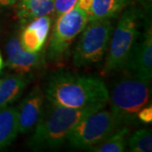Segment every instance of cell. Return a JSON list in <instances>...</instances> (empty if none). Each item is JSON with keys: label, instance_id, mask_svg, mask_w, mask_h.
<instances>
[{"label": "cell", "instance_id": "6da1fadb", "mask_svg": "<svg viewBox=\"0 0 152 152\" xmlns=\"http://www.w3.org/2000/svg\"><path fill=\"white\" fill-rule=\"evenodd\" d=\"M44 95L50 103L70 108H82L109 101L108 90L102 79L64 70L49 76Z\"/></svg>", "mask_w": 152, "mask_h": 152}, {"label": "cell", "instance_id": "7a4b0ae2", "mask_svg": "<svg viewBox=\"0 0 152 152\" xmlns=\"http://www.w3.org/2000/svg\"><path fill=\"white\" fill-rule=\"evenodd\" d=\"M107 103L92 104L82 108H70L49 102L43 109L28 145L35 151L56 150L62 146L73 130L84 118L103 108Z\"/></svg>", "mask_w": 152, "mask_h": 152}, {"label": "cell", "instance_id": "3957f363", "mask_svg": "<svg viewBox=\"0 0 152 152\" xmlns=\"http://www.w3.org/2000/svg\"><path fill=\"white\" fill-rule=\"evenodd\" d=\"M144 20L142 11L135 7L129 8L123 13L110 39L108 54L102 69L104 75L124 68L141 35Z\"/></svg>", "mask_w": 152, "mask_h": 152}, {"label": "cell", "instance_id": "277c9868", "mask_svg": "<svg viewBox=\"0 0 152 152\" xmlns=\"http://www.w3.org/2000/svg\"><path fill=\"white\" fill-rule=\"evenodd\" d=\"M148 84L132 77L123 79L114 86L109 95L110 111L121 127L137 122V114L148 104L151 96Z\"/></svg>", "mask_w": 152, "mask_h": 152}, {"label": "cell", "instance_id": "5b68a950", "mask_svg": "<svg viewBox=\"0 0 152 152\" xmlns=\"http://www.w3.org/2000/svg\"><path fill=\"white\" fill-rule=\"evenodd\" d=\"M114 26L112 20L88 21L73 53V64L86 67L100 63L108 49Z\"/></svg>", "mask_w": 152, "mask_h": 152}, {"label": "cell", "instance_id": "8992f818", "mask_svg": "<svg viewBox=\"0 0 152 152\" xmlns=\"http://www.w3.org/2000/svg\"><path fill=\"white\" fill-rule=\"evenodd\" d=\"M122 128L112 112L100 109L84 118L71 131L67 139L75 149H89L104 141Z\"/></svg>", "mask_w": 152, "mask_h": 152}, {"label": "cell", "instance_id": "52a82bcc", "mask_svg": "<svg viewBox=\"0 0 152 152\" xmlns=\"http://www.w3.org/2000/svg\"><path fill=\"white\" fill-rule=\"evenodd\" d=\"M88 23L86 13L75 6L58 16L50 38L47 56L51 61L60 60Z\"/></svg>", "mask_w": 152, "mask_h": 152}, {"label": "cell", "instance_id": "ba28073f", "mask_svg": "<svg viewBox=\"0 0 152 152\" xmlns=\"http://www.w3.org/2000/svg\"><path fill=\"white\" fill-rule=\"evenodd\" d=\"M144 27L124 69L132 77L149 83L152 76V31L148 20H145Z\"/></svg>", "mask_w": 152, "mask_h": 152}, {"label": "cell", "instance_id": "9c48e42d", "mask_svg": "<svg viewBox=\"0 0 152 152\" xmlns=\"http://www.w3.org/2000/svg\"><path fill=\"white\" fill-rule=\"evenodd\" d=\"M8 67L18 74H28L43 65L45 55L43 53H31L23 48L19 38L12 37L6 44Z\"/></svg>", "mask_w": 152, "mask_h": 152}, {"label": "cell", "instance_id": "30bf717a", "mask_svg": "<svg viewBox=\"0 0 152 152\" xmlns=\"http://www.w3.org/2000/svg\"><path fill=\"white\" fill-rule=\"evenodd\" d=\"M45 95L39 86H36L22 100L18 110L19 134H27L37 125L43 113Z\"/></svg>", "mask_w": 152, "mask_h": 152}, {"label": "cell", "instance_id": "8fae6325", "mask_svg": "<svg viewBox=\"0 0 152 152\" xmlns=\"http://www.w3.org/2000/svg\"><path fill=\"white\" fill-rule=\"evenodd\" d=\"M51 25V15L39 17L26 24L19 38L22 48L31 53L42 51L48 37Z\"/></svg>", "mask_w": 152, "mask_h": 152}, {"label": "cell", "instance_id": "7c38bea8", "mask_svg": "<svg viewBox=\"0 0 152 152\" xmlns=\"http://www.w3.org/2000/svg\"><path fill=\"white\" fill-rule=\"evenodd\" d=\"M53 13V0H20L16 9L17 17L24 25Z\"/></svg>", "mask_w": 152, "mask_h": 152}, {"label": "cell", "instance_id": "4fadbf2b", "mask_svg": "<svg viewBox=\"0 0 152 152\" xmlns=\"http://www.w3.org/2000/svg\"><path fill=\"white\" fill-rule=\"evenodd\" d=\"M25 75H11L0 80V109L6 107L20 97L27 86Z\"/></svg>", "mask_w": 152, "mask_h": 152}, {"label": "cell", "instance_id": "5bb4252c", "mask_svg": "<svg viewBox=\"0 0 152 152\" xmlns=\"http://www.w3.org/2000/svg\"><path fill=\"white\" fill-rule=\"evenodd\" d=\"M131 4V0H93L88 21L113 20Z\"/></svg>", "mask_w": 152, "mask_h": 152}, {"label": "cell", "instance_id": "9a60e30c", "mask_svg": "<svg viewBox=\"0 0 152 152\" xmlns=\"http://www.w3.org/2000/svg\"><path fill=\"white\" fill-rule=\"evenodd\" d=\"M18 134V110L16 107L3 108L0 111V151L9 146Z\"/></svg>", "mask_w": 152, "mask_h": 152}, {"label": "cell", "instance_id": "2e32d148", "mask_svg": "<svg viewBox=\"0 0 152 152\" xmlns=\"http://www.w3.org/2000/svg\"><path fill=\"white\" fill-rule=\"evenodd\" d=\"M130 129L124 126L96 145L89 148L90 151L95 152H123L128 145Z\"/></svg>", "mask_w": 152, "mask_h": 152}, {"label": "cell", "instance_id": "e0dca14e", "mask_svg": "<svg viewBox=\"0 0 152 152\" xmlns=\"http://www.w3.org/2000/svg\"><path fill=\"white\" fill-rule=\"evenodd\" d=\"M128 145L130 151L151 152L152 151V134L150 129H142L129 136Z\"/></svg>", "mask_w": 152, "mask_h": 152}, {"label": "cell", "instance_id": "ac0fdd59", "mask_svg": "<svg viewBox=\"0 0 152 152\" xmlns=\"http://www.w3.org/2000/svg\"><path fill=\"white\" fill-rule=\"evenodd\" d=\"M78 0H53L54 13L57 16L70 10L76 5Z\"/></svg>", "mask_w": 152, "mask_h": 152}, {"label": "cell", "instance_id": "d6986e66", "mask_svg": "<svg viewBox=\"0 0 152 152\" xmlns=\"http://www.w3.org/2000/svg\"><path fill=\"white\" fill-rule=\"evenodd\" d=\"M137 118L140 120L142 123L150 124L152 122V107L151 105L148 107H144L140 110V112L137 114Z\"/></svg>", "mask_w": 152, "mask_h": 152}, {"label": "cell", "instance_id": "ffe728a7", "mask_svg": "<svg viewBox=\"0 0 152 152\" xmlns=\"http://www.w3.org/2000/svg\"><path fill=\"white\" fill-rule=\"evenodd\" d=\"M92 1L93 0H78L76 3V6L82 10L84 12H86L87 16H88L91 10Z\"/></svg>", "mask_w": 152, "mask_h": 152}, {"label": "cell", "instance_id": "44dd1931", "mask_svg": "<svg viewBox=\"0 0 152 152\" xmlns=\"http://www.w3.org/2000/svg\"><path fill=\"white\" fill-rule=\"evenodd\" d=\"M18 0H0V6L3 7H10L15 4Z\"/></svg>", "mask_w": 152, "mask_h": 152}, {"label": "cell", "instance_id": "7402d4cb", "mask_svg": "<svg viewBox=\"0 0 152 152\" xmlns=\"http://www.w3.org/2000/svg\"><path fill=\"white\" fill-rule=\"evenodd\" d=\"M3 65H4V62H3V58H2V55H1V53H0V70L2 69Z\"/></svg>", "mask_w": 152, "mask_h": 152}]
</instances>
